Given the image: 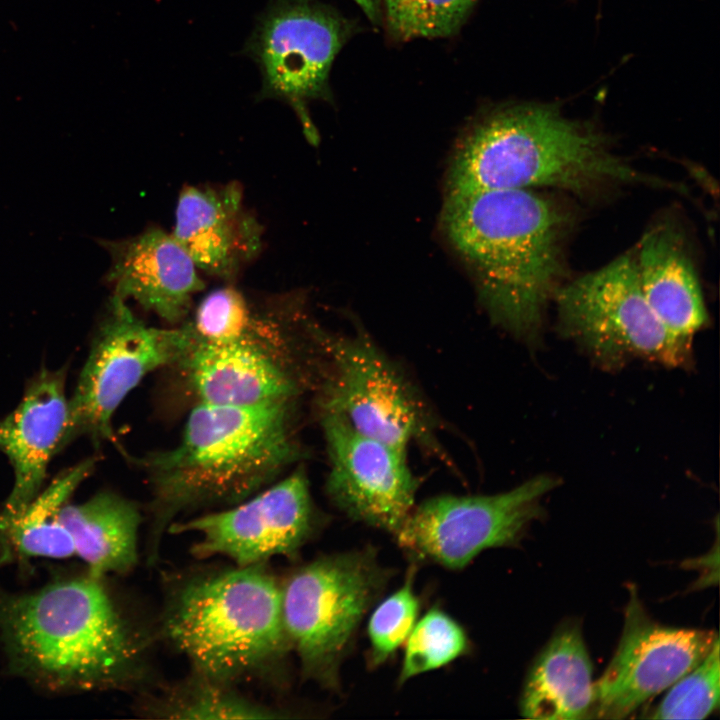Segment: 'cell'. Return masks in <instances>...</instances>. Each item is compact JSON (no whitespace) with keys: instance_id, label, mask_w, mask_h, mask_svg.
<instances>
[{"instance_id":"30bf717a","label":"cell","mask_w":720,"mask_h":720,"mask_svg":"<svg viewBox=\"0 0 720 720\" xmlns=\"http://www.w3.org/2000/svg\"><path fill=\"white\" fill-rule=\"evenodd\" d=\"M192 339L186 324L147 325L127 302L111 297L69 406L70 440L113 441L112 418L125 397L154 370L176 364Z\"/></svg>"},{"instance_id":"277c9868","label":"cell","mask_w":720,"mask_h":720,"mask_svg":"<svg viewBox=\"0 0 720 720\" xmlns=\"http://www.w3.org/2000/svg\"><path fill=\"white\" fill-rule=\"evenodd\" d=\"M657 182L609 148L593 125L552 104L507 103L481 112L457 142L446 194L552 186L586 193L608 184Z\"/></svg>"},{"instance_id":"603a6c76","label":"cell","mask_w":720,"mask_h":720,"mask_svg":"<svg viewBox=\"0 0 720 720\" xmlns=\"http://www.w3.org/2000/svg\"><path fill=\"white\" fill-rule=\"evenodd\" d=\"M148 711L170 719H279L288 715L279 708L241 695L231 684L193 673L184 683L168 688L148 705Z\"/></svg>"},{"instance_id":"ba28073f","label":"cell","mask_w":720,"mask_h":720,"mask_svg":"<svg viewBox=\"0 0 720 720\" xmlns=\"http://www.w3.org/2000/svg\"><path fill=\"white\" fill-rule=\"evenodd\" d=\"M315 330L328 360L320 412L342 416L357 431L407 450H438L429 408L400 368L367 336Z\"/></svg>"},{"instance_id":"f1b7e54d","label":"cell","mask_w":720,"mask_h":720,"mask_svg":"<svg viewBox=\"0 0 720 720\" xmlns=\"http://www.w3.org/2000/svg\"><path fill=\"white\" fill-rule=\"evenodd\" d=\"M374 26L382 24V0H353Z\"/></svg>"},{"instance_id":"83f0119b","label":"cell","mask_w":720,"mask_h":720,"mask_svg":"<svg viewBox=\"0 0 720 720\" xmlns=\"http://www.w3.org/2000/svg\"><path fill=\"white\" fill-rule=\"evenodd\" d=\"M413 571L403 585L386 597L372 612L368 623L369 664L377 667L405 643L415 626L420 601L413 588Z\"/></svg>"},{"instance_id":"4fadbf2b","label":"cell","mask_w":720,"mask_h":720,"mask_svg":"<svg viewBox=\"0 0 720 720\" xmlns=\"http://www.w3.org/2000/svg\"><path fill=\"white\" fill-rule=\"evenodd\" d=\"M719 640L713 630L654 621L634 585L617 649L595 682V718L623 719L695 668Z\"/></svg>"},{"instance_id":"d6986e66","label":"cell","mask_w":720,"mask_h":720,"mask_svg":"<svg viewBox=\"0 0 720 720\" xmlns=\"http://www.w3.org/2000/svg\"><path fill=\"white\" fill-rule=\"evenodd\" d=\"M643 294L666 330L690 345L708 321L697 273L680 233L659 225L642 238L635 257Z\"/></svg>"},{"instance_id":"44dd1931","label":"cell","mask_w":720,"mask_h":720,"mask_svg":"<svg viewBox=\"0 0 720 720\" xmlns=\"http://www.w3.org/2000/svg\"><path fill=\"white\" fill-rule=\"evenodd\" d=\"M56 519L72 539L75 554L94 575L126 574L138 562V505L114 492L102 491L81 504L65 503Z\"/></svg>"},{"instance_id":"9c48e42d","label":"cell","mask_w":720,"mask_h":720,"mask_svg":"<svg viewBox=\"0 0 720 720\" xmlns=\"http://www.w3.org/2000/svg\"><path fill=\"white\" fill-rule=\"evenodd\" d=\"M554 299L560 328L603 362L638 357L677 366L688 360L690 345L674 338L649 306L634 256L559 287Z\"/></svg>"},{"instance_id":"cb8c5ba5","label":"cell","mask_w":720,"mask_h":720,"mask_svg":"<svg viewBox=\"0 0 720 720\" xmlns=\"http://www.w3.org/2000/svg\"><path fill=\"white\" fill-rule=\"evenodd\" d=\"M478 0H382V24L391 40L456 35Z\"/></svg>"},{"instance_id":"2e32d148","label":"cell","mask_w":720,"mask_h":720,"mask_svg":"<svg viewBox=\"0 0 720 720\" xmlns=\"http://www.w3.org/2000/svg\"><path fill=\"white\" fill-rule=\"evenodd\" d=\"M98 242L111 259L105 280L113 297L132 300L171 325L189 315L205 284L171 233L150 227L132 237Z\"/></svg>"},{"instance_id":"5b68a950","label":"cell","mask_w":720,"mask_h":720,"mask_svg":"<svg viewBox=\"0 0 720 720\" xmlns=\"http://www.w3.org/2000/svg\"><path fill=\"white\" fill-rule=\"evenodd\" d=\"M265 564L190 576L167 595L163 635L194 674L232 685L270 675L292 651L281 584Z\"/></svg>"},{"instance_id":"ac0fdd59","label":"cell","mask_w":720,"mask_h":720,"mask_svg":"<svg viewBox=\"0 0 720 720\" xmlns=\"http://www.w3.org/2000/svg\"><path fill=\"white\" fill-rule=\"evenodd\" d=\"M272 352L252 342H207L192 335L176 364L199 403L251 406L292 400L298 385Z\"/></svg>"},{"instance_id":"4316f807","label":"cell","mask_w":720,"mask_h":720,"mask_svg":"<svg viewBox=\"0 0 720 720\" xmlns=\"http://www.w3.org/2000/svg\"><path fill=\"white\" fill-rule=\"evenodd\" d=\"M719 640L707 656L670 688L652 711V719H704L719 707Z\"/></svg>"},{"instance_id":"d4e9b609","label":"cell","mask_w":720,"mask_h":720,"mask_svg":"<svg viewBox=\"0 0 720 720\" xmlns=\"http://www.w3.org/2000/svg\"><path fill=\"white\" fill-rule=\"evenodd\" d=\"M469 649L463 627L439 608H431L419 620L405 641L399 674L404 683L420 674L441 668Z\"/></svg>"},{"instance_id":"e0dca14e","label":"cell","mask_w":720,"mask_h":720,"mask_svg":"<svg viewBox=\"0 0 720 720\" xmlns=\"http://www.w3.org/2000/svg\"><path fill=\"white\" fill-rule=\"evenodd\" d=\"M66 369L42 368L18 406L0 420V450L13 471L14 485L3 513L21 515L40 493L53 455L70 440Z\"/></svg>"},{"instance_id":"7a4b0ae2","label":"cell","mask_w":720,"mask_h":720,"mask_svg":"<svg viewBox=\"0 0 720 720\" xmlns=\"http://www.w3.org/2000/svg\"><path fill=\"white\" fill-rule=\"evenodd\" d=\"M291 400L251 406L198 403L180 441L138 459L152 491L147 561L184 513L226 507L254 495L300 457Z\"/></svg>"},{"instance_id":"5bb4252c","label":"cell","mask_w":720,"mask_h":720,"mask_svg":"<svg viewBox=\"0 0 720 720\" xmlns=\"http://www.w3.org/2000/svg\"><path fill=\"white\" fill-rule=\"evenodd\" d=\"M321 426L329 499L351 519L394 536L414 508L418 489L407 450L357 431L335 413L321 412Z\"/></svg>"},{"instance_id":"3957f363","label":"cell","mask_w":720,"mask_h":720,"mask_svg":"<svg viewBox=\"0 0 720 720\" xmlns=\"http://www.w3.org/2000/svg\"><path fill=\"white\" fill-rule=\"evenodd\" d=\"M568 215L530 189L446 194L441 224L491 319L534 337L563 271Z\"/></svg>"},{"instance_id":"9a60e30c","label":"cell","mask_w":720,"mask_h":720,"mask_svg":"<svg viewBox=\"0 0 720 720\" xmlns=\"http://www.w3.org/2000/svg\"><path fill=\"white\" fill-rule=\"evenodd\" d=\"M171 234L199 271L231 283L261 252L263 226L244 203L240 184L185 186Z\"/></svg>"},{"instance_id":"52a82bcc","label":"cell","mask_w":720,"mask_h":720,"mask_svg":"<svg viewBox=\"0 0 720 720\" xmlns=\"http://www.w3.org/2000/svg\"><path fill=\"white\" fill-rule=\"evenodd\" d=\"M357 31L353 20L318 0H270L244 47L262 74L258 97L290 105L312 142L318 136L308 104L332 101L333 62Z\"/></svg>"},{"instance_id":"8fae6325","label":"cell","mask_w":720,"mask_h":720,"mask_svg":"<svg viewBox=\"0 0 720 720\" xmlns=\"http://www.w3.org/2000/svg\"><path fill=\"white\" fill-rule=\"evenodd\" d=\"M556 484L539 475L493 495L432 497L414 506L394 537L414 560L462 569L486 549L519 543Z\"/></svg>"},{"instance_id":"7c38bea8","label":"cell","mask_w":720,"mask_h":720,"mask_svg":"<svg viewBox=\"0 0 720 720\" xmlns=\"http://www.w3.org/2000/svg\"><path fill=\"white\" fill-rule=\"evenodd\" d=\"M317 512L305 470L223 510L174 522L167 533L194 532L197 558L224 556L236 566L266 563L276 556L295 557L313 535Z\"/></svg>"},{"instance_id":"8992f818","label":"cell","mask_w":720,"mask_h":720,"mask_svg":"<svg viewBox=\"0 0 720 720\" xmlns=\"http://www.w3.org/2000/svg\"><path fill=\"white\" fill-rule=\"evenodd\" d=\"M388 578L367 547L315 559L281 584L283 623L303 678L338 687L344 655Z\"/></svg>"},{"instance_id":"6da1fadb","label":"cell","mask_w":720,"mask_h":720,"mask_svg":"<svg viewBox=\"0 0 720 720\" xmlns=\"http://www.w3.org/2000/svg\"><path fill=\"white\" fill-rule=\"evenodd\" d=\"M0 644L8 672L48 693L129 688L142 675L141 633L89 571L28 592L0 586Z\"/></svg>"},{"instance_id":"484cf974","label":"cell","mask_w":720,"mask_h":720,"mask_svg":"<svg viewBox=\"0 0 720 720\" xmlns=\"http://www.w3.org/2000/svg\"><path fill=\"white\" fill-rule=\"evenodd\" d=\"M48 509L31 503L19 516L0 513V560L21 558L66 559L75 555L66 528Z\"/></svg>"},{"instance_id":"7402d4cb","label":"cell","mask_w":720,"mask_h":720,"mask_svg":"<svg viewBox=\"0 0 720 720\" xmlns=\"http://www.w3.org/2000/svg\"><path fill=\"white\" fill-rule=\"evenodd\" d=\"M296 312L292 295L261 309L232 283L207 293L186 322L194 338L216 343L247 341L269 347L281 344L284 323Z\"/></svg>"},{"instance_id":"ffe728a7","label":"cell","mask_w":720,"mask_h":720,"mask_svg":"<svg viewBox=\"0 0 720 720\" xmlns=\"http://www.w3.org/2000/svg\"><path fill=\"white\" fill-rule=\"evenodd\" d=\"M595 701L593 665L577 624H564L537 655L520 698L523 717L590 718Z\"/></svg>"}]
</instances>
